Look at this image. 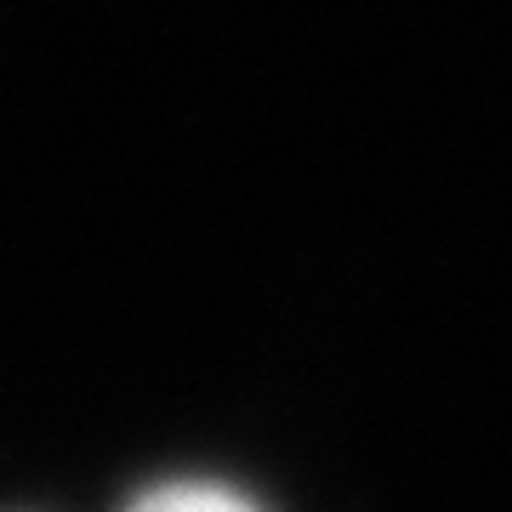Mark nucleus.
Instances as JSON below:
<instances>
[{"mask_svg": "<svg viewBox=\"0 0 512 512\" xmlns=\"http://www.w3.org/2000/svg\"><path fill=\"white\" fill-rule=\"evenodd\" d=\"M131 512H256L245 495L222 490V484H165V490H148Z\"/></svg>", "mask_w": 512, "mask_h": 512, "instance_id": "1", "label": "nucleus"}]
</instances>
